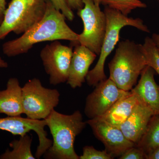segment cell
Returning <instances> with one entry per match:
<instances>
[{"label":"cell","mask_w":159,"mask_h":159,"mask_svg":"<svg viewBox=\"0 0 159 159\" xmlns=\"http://www.w3.org/2000/svg\"><path fill=\"white\" fill-rule=\"evenodd\" d=\"M66 19L62 12L48 0L42 18L20 37L4 43L3 53L9 57L25 54L34 45L43 42L65 40L77 44L79 34L69 27Z\"/></svg>","instance_id":"1"},{"label":"cell","mask_w":159,"mask_h":159,"mask_svg":"<svg viewBox=\"0 0 159 159\" xmlns=\"http://www.w3.org/2000/svg\"><path fill=\"white\" fill-rule=\"evenodd\" d=\"M53 137L52 145L43 155L48 159H79L74 149L76 137L87 123L79 111L71 115L60 113L54 110L45 119Z\"/></svg>","instance_id":"2"},{"label":"cell","mask_w":159,"mask_h":159,"mask_svg":"<svg viewBox=\"0 0 159 159\" xmlns=\"http://www.w3.org/2000/svg\"><path fill=\"white\" fill-rule=\"evenodd\" d=\"M147 65L143 45L129 39L122 41L108 64L109 78L119 88L130 91Z\"/></svg>","instance_id":"3"},{"label":"cell","mask_w":159,"mask_h":159,"mask_svg":"<svg viewBox=\"0 0 159 159\" xmlns=\"http://www.w3.org/2000/svg\"><path fill=\"white\" fill-rule=\"evenodd\" d=\"M104 12L106 18V30L97 64L89 71L86 80L88 84L95 87L99 83L107 79L104 65L109 55L113 51L119 39L120 31L123 27L132 26L144 32L149 33V29L139 18L129 17L116 9L106 6Z\"/></svg>","instance_id":"4"},{"label":"cell","mask_w":159,"mask_h":159,"mask_svg":"<svg viewBox=\"0 0 159 159\" xmlns=\"http://www.w3.org/2000/svg\"><path fill=\"white\" fill-rule=\"evenodd\" d=\"M48 0H11L0 25V40L11 32L23 34L41 19Z\"/></svg>","instance_id":"5"},{"label":"cell","mask_w":159,"mask_h":159,"mask_svg":"<svg viewBox=\"0 0 159 159\" xmlns=\"http://www.w3.org/2000/svg\"><path fill=\"white\" fill-rule=\"evenodd\" d=\"M22 89L23 112L29 119H46L59 103L58 90L46 88L38 78L30 80Z\"/></svg>","instance_id":"6"},{"label":"cell","mask_w":159,"mask_h":159,"mask_svg":"<svg viewBox=\"0 0 159 159\" xmlns=\"http://www.w3.org/2000/svg\"><path fill=\"white\" fill-rule=\"evenodd\" d=\"M82 1L84 6L77 14L82 20L84 29L79 34L78 44L99 55L106 30L105 13L92 0Z\"/></svg>","instance_id":"7"},{"label":"cell","mask_w":159,"mask_h":159,"mask_svg":"<svg viewBox=\"0 0 159 159\" xmlns=\"http://www.w3.org/2000/svg\"><path fill=\"white\" fill-rule=\"evenodd\" d=\"M73 52L72 47L64 45L59 40L54 41L42 49L40 57L51 84L66 82Z\"/></svg>","instance_id":"8"},{"label":"cell","mask_w":159,"mask_h":159,"mask_svg":"<svg viewBox=\"0 0 159 159\" xmlns=\"http://www.w3.org/2000/svg\"><path fill=\"white\" fill-rule=\"evenodd\" d=\"M87 97L84 113L89 119L100 116L106 113L120 100L131 94L121 89L110 78L99 83Z\"/></svg>","instance_id":"9"},{"label":"cell","mask_w":159,"mask_h":159,"mask_svg":"<svg viewBox=\"0 0 159 159\" xmlns=\"http://www.w3.org/2000/svg\"><path fill=\"white\" fill-rule=\"evenodd\" d=\"M47 126L45 119L35 120L20 116H8L0 118V130L6 131L13 135L23 136L31 130L37 134L39 145L35 152L36 158H40L51 147L52 140L48 138V133L45 130Z\"/></svg>","instance_id":"10"},{"label":"cell","mask_w":159,"mask_h":159,"mask_svg":"<svg viewBox=\"0 0 159 159\" xmlns=\"http://www.w3.org/2000/svg\"><path fill=\"white\" fill-rule=\"evenodd\" d=\"M95 137L104 144L105 149L113 158L120 157L126 151L135 146V143L127 139L122 130L116 126L97 118L86 121Z\"/></svg>","instance_id":"11"},{"label":"cell","mask_w":159,"mask_h":159,"mask_svg":"<svg viewBox=\"0 0 159 159\" xmlns=\"http://www.w3.org/2000/svg\"><path fill=\"white\" fill-rule=\"evenodd\" d=\"M97 55L85 46L77 44L73 51L66 83L72 88L81 87Z\"/></svg>","instance_id":"12"},{"label":"cell","mask_w":159,"mask_h":159,"mask_svg":"<svg viewBox=\"0 0 159 159\" xmlns=\"http://www.w3.org/2000/svg\"><path fill=\"white\" fill-rule=\"evenodd\" d=\"M155 73L150 66H146L138 84L131 91L153 115H159V86L155 80Z\"/></svg>","instance_id":"13"},{"label":"cell","mask_w":159,"mask_h":159,"mask_svg":"<svg viewBox=\"0 0 159 159\" xmlns=\"http://www.w3.org/2000/svg\"><path fill=\"white\" fill-rule=\"evenodd\" d=\"M152 116V111L139 101L130 116L119 128L127 139L137 145Z\"/></svg>","instance_id":"14"},{"label":"cell","mask_w":159,"mask_h":159,"mask_svg":"<svg viewBox=\"0 0 159 159\" xmlns=\"http://www.w3.org/2000/svg\"><path fill=\"white\" fill-rule=\"evenodd\" d=\"M6 89L0 91V113L8 116H20L23 112L22 89L16 78L7 82Z\"/></svg>","instance_id":"15"},{"label":"cell","mask_w":159,"mask_h":159,"mask_svg":"<svg viewBox=\"0 0 159 159\" xmlns=\"http://www.w3.org/2000/svg\"><path fill=\"white\" fill-rule=\"evenodd\" d=\"M139 102L136 96L131 92L130 95L117 102L105 114L96 118L119 127L130 116Z\"/></svg>","instance_id":"16"},{"label":"cell","mask_w":159,"mask_h":159,"mask_svg":"<svg viewBox=\"0 0 159 159\" xmlns=\"http://www.w3.org/2000/svg\"><path fill=\"white\" fill-rule=\"evenodd\" d=\"M32 139L28 134L20 136L19 140H14L9 143L12 148L7 149L0 155V159H35L31 151Z\"/></svg>","instance_id":"17"},{"label":"cell","mask_w":159,"mask_h":159,"mask_svg":"<svg viewBox=\"0 0 159 159\" xmlns=\"http://www.w3.org/2000/svg\"><path fill=\"white\" fill-rule=\"evenodd\" d=\"M137 146L142 148L145 154L159 146V115H153L151 118Z\"/></svg>","instance_id":"18"},{"label":"cell","mask_w":159,"mask_h":159,"mask_svg":"<svg viewBox=\"0 0 159 159\" xmlns=\"http://www.w3.org/2000/svg\"><path fill=\"white\" fill-rule=\"evenodd\" d=\"M101 4L128 16L134 9L145 8L146 4L140 0H102Z\"/></svg>","instance_id":"19"},{"label":"cell","mask_w":159,"mask_h":159,"mask_svg":"<svg viewBox=\"0 0 159 159\" xmlns=\"http://www.w3.org/2000/svg\"><path fill=\"white\" fill-rule=\"evenodd\" d=\"M143 46L147 65L151 67L159 75V51L151 38L146 37Z\"/></svg>","instance_id":"20"},{"label":"cell","mask_w":159,"mask_h":159,"mask_svg":"<svg viewBox=\"0 0 159 159\" xmlns=\"http://www.w3.org/2000/svg\"><path fill=\"white\" fill-rule=\"evenodd\" d=\"M111 159L113 158L106 150H98L92 146H84L83 149L82 155L79 157V159Z\"/></svg>","instance_id":"21"},{"label":"cell","mask_w":159,"mask_h":159,"mask_svg":"<svg viewBox=\"0 0 159 159\" xmlns=\"http://www.w3.org/2000/svg\"><path fill=\"white\" fill-rule=\"evenodd\" d=\"M54 7L60 11L69 21H73L74 19V14L73 10L68 5L66 0H50Z\"/></svg>","instance_id":"22"},{"label":"cell","mask_w":159,"mask_h":159,"mask_svg":"<svg viewBox=\"0 0 159 159\" xmlns=\"http://www.w3.org/2000/svg\"><path fill=\"white\" fill-rule=\"evenodd\" d=\"M120 159H146V154L137 146L132 147L119 157Z\"/></svg>","instance_id":"23"},{"label":"cell","mask_w":159,"mask_h":159,"mask_svg":"<svg viewBox=\"0 0 159 159\" xmlns=\"http://www.w3.org/2000/svg\"><path fill=\"white\" fill-rule=\"evenodd\" d=\"M68 5L72 10L77 11L83 8L84 4L82 0H66Z\"/></svg>","instance_id":"24"},{"label":"cell","mask_w":159,"mask_h":159,"mask_svg":"<svg viewBox=\"0 0 159 159\" xmlns=\"http://www.w3.org/2000/svg\"><path fill=\"white\" fill-rule=\"evenodd\" d=\"M146 159H159V146L146 153Z\"/></svg>","instance_id":"25"},{"label":"cell","mask_w":159,"mask_h":159,"mask_svg":"<svg viewBox=\"0 0 159 159\" xmlns=\"http://www.w3.org/2000/svg\"><path fill=\"white\" fill-rule=\"evenodd\" d=\"M6 0H0V25L2 22L6 10Z\"/></svg>","instance_id":"26"},{"label":"cell","mask_w":159,"mask_h":159,"mask_svg":"<svg viewBox=\"0 0 159 159\" xmlns=\"http://www.w3.org/2000/svg\"><path fill=\"white\" fill-rule=\"evenodd\" d=\"M151 39L159 51V34L154 33L152 34Z\"/></svg>","instance_id":"27"},{"label":"cell","mask_w":159,"mask_h":159,"mask_svg":"<svg viewBox=\"0 0 159 159\" xmlns=\"http://www.w3.org/2000/svg\"><path fill=\"white\" fill-rule=\"evenodd\" d=\"M8 67V63L0 56V69L6 68Z\"/></svg>","instance_id":"28"},{"label":"cell","mask_w":159,"mask_h":159,"mask_svg":"<svg viewBox=\"0 0 159 159\" xmlns=\"http://www.w3.org/2000/svg\"><path fill=\"white\" fill-rule=\"evenodd\" d=\"M93 2L96 4L97 6H99V5L101 4L102 0H92Z\"/></svg>","instance_id":"29"}]
</instances>
